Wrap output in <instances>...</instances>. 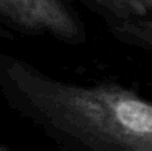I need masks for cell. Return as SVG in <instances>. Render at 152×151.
Wrapping results in <instances>:
<instances>
[{
  "instance_id": "1",
  "label": "cell",
  "mask_w": 152,
  "mask_h": 151,
  "mask_svg": "<svg viewBox=\"0 0 152 151\" xmlns=\"http://www.w3.org/2000/svg\"><path fill=\"white\" fill-rule=\"evenodd\" d=\"M0 92L67 151H152V100L121 84L64 82L0 54Z\"/></svg>"
},
{
  "instance_id": "2",
  "label": "cell",
  "mask_w": 152,
  "mask_h": 151,
  "mask_svg": "<svg viewBox=\"0 0 152 151\" xmlns=\"http://www.w3.org/2000/svg\"><path fill=\"white\" fill-rule=\"evenodd\" d=\"M0 16L19 31L75 43L83 27L63 0H0Z\"/></svg>"
},
{
  "instance_id": "3",
  "label": "cell",
  "mask_w": 152,
  "mask_h": 151,
  "mask_svg": "<svg viewBox=\"0 0 152 151\" xmlns=\"http://www.w3.org/2000/svg\"><path fill=\"white\" fill-rule=\"evenodd\" d=\"M147 4L145 16L113 21L110 28L113 36L124 44L152 51V0H147Z\"/></svg>"
},
{
  "instance_id": "4",
  "label": "cell",
  "mask_w": 152,
  "mask_h": 151,
  "mask_svg": "<svg viewBox=\"0 0 152 151\" xmlns=\"http://www.w3.org/2000/svg\"><path fill=\"white\" fill-rule=\"evenodd\" d=\"M108 15L111 23L143 18L148 13L147 0H92Z\"/></svg>"
}]
</instances>
